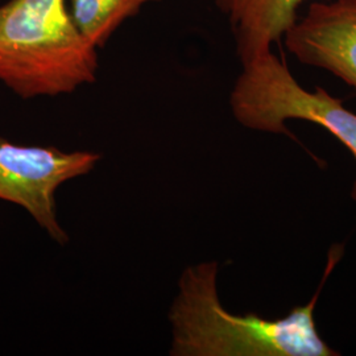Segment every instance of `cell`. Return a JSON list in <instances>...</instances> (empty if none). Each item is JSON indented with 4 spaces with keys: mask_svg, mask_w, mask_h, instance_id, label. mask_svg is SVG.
<instances>
[{
    "mask_svg": "<svg viewBox=\"0 0 356 356\" xmlns=\"http://www.w3.org/2000/svg\"><path fill=\"white\" fill-rule=\"evenodd\" d=\"M242 66L229 95L232 114L242 126L291 135L286 120L312 122L327 129L356 160V114L346 108L341 99L321 88L304 89L286 63L272 51ZM353 198L356 201V181Z\"/></svg>",
    "mask_w": 356,
    "mask_h": 356,
    "instance_id": "3957f363",
    "label": "cell"
},
{
    "mask_svg": "<svg viewBox=\"0 0 356 356\" xmlns=\"http://www.w3.org/2000/svg\"><path fill=\"white\" fill-rule=\"evenodd\" d=\"M284 41L300 63L330 72L356 91V0H313Z\"/></svg>",
    "mask_w": 356,
    "mask_h": 356,
    "instance_id": "5b68a950",
    "label": "cell"
},
{
    "mask_svg": "<svg viewBox=\"0 0 356 356\" xmlns=\"http://www.w3.org/2000/svg\"><path fill=\"white\" fill-rule=\"evenodd\" d=\"M306 0H216L229 20L242 65L272 51L298 19Z\"/></svg>",
    "mask_w": 356,
    "mask_h": 356,
    "instance_id": "8992f818",
    "label": "cell"
},
{
    "mask_svg": "<svg viewBox=\"0 0 356 356\" xmlns=\"http://www.w3.org/2000/svg\"><path fill=\"white\" fill-rule=\"evenodd\" d=\"M214 261L188 267L178 282L169 312L175 356H334L321 338L314 310L317 293L306 305L282 318L234 314L223 307L216 289Z\"/></svg>",
    "mask_w": 356,
    "mask_h": 356,
    "instance_id": "6da1fadb",
    "label": "cell"
},
{
    "mask_svg": "<svg viewBox=\"0 0 356 356\" xmlns=\"http://www.w3.org/2000/svg\"><path fill=\"white\" fill-rule=\"evenodd\" d=\"M101 160L91 151L65 152L56 147L20 145L0 138V200L23 207L53 241L69 242L56 210L65 182L89 175Z\"/></svg>",
    "mask_w": 356,
    "mask_h": 356,
    "instance_id": "277c9868",
    "label": "cell"
},
{
    "mask_svg": "<svg viewBox=\"0 0 356 356\" xmlns=\"http://www.w3.org/2000/svg\"><path fill=\"white\" fill-rule=\"evenodd\" d=\"M153 1L161 0H67L76 26L98 49L127 19Z\"/></svg>",
    "mask_w": 356,
    "mask_h": 356,
    "instance_id": "52a82bcc",
    "label": "cell"
},
{
    "mask_svg": "<svg viewBox=\"0 0 356 356\" xmlns=\"http://www.w3.org/2000/svg\"><path fill=\"white\" fill-rule=\"evenodd\" d=\"M98 48L76 26L67 0L0 4V83L22 99L58 97L94 83Z\"/></svg>",
    "mask_w": 356,
    "mask_h": 356,
    "instance_id": "7a4b0ae2",
    "label": "cell"
}]
</instances>
